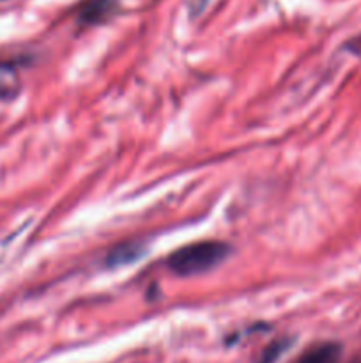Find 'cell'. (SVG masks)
Returning a JSON list of instances; mask_svg holds the SVG:
<instances>
[{
  "label": "cell",
  "instance_id": "cell-1",
  "mask_svg": "<svg viewBox=\"0 0 361 363\" xmlns=\"http://www.w3.org/2000/svg\"><path fill=\"white\" fill-rule=\"evenodd\" d=\"M229 254V245L223 241H199L175 250L167 259V266L179 277H194L222 264Z\"/></svg>",
  "mask_w": 361,
  "mask_h": 363
},
{
  "label": "cell",
  "instance_id": "cell-2",
  "mask_svg": "<svg viewBox=\"0 0 361 363\" xmlns=\"http://www.w3.org/2000/svg\"><path fill=\"white\" fill-rule=\"evenodd\" d=\"M342 345L338 342H321L312 345L294 363H338Z\"/></svg>",
  "mask_w": 361,
  "mask_h": 363
},
{
  "label": "cell",
  "instance_id": "cell-3",
  "mask_svg": "<svg viewBox=\"0 0 361 363\" xmlns=\"http://www.w3.org/2000/svg\"><path fill=\"white\" fill-rule=\"evenodd\" d=\"M143 243L140 241H126L122 245L115 246L114 250H110L107 257V264L108 266H126V264H131L135 263L136 259L143 256Z\"/></svg>",
  "mask_w": 361,
  "mask_h": 363
},
{
  "label": "cell",
  "instance_id": "cell-4",
  "mask_svg": "<svg viewBox=\"0 0 361 363\" xmlns=\"http://www.w3.org/2000/svg\"><path fill=\"white\" fill-rule=\"evenodd\" d=\"M115 6V0H89L85 8L80 13V22L83 23H97L112 13Z\"/></svg>",
  "mask_w": 361,
  "mask_h": 363
},
{
  "label": "cell",
  "instance_id": "cell-5",
  "mask_svg": "<svg viewBox=\"0 0 361 363\" xmlns=\"http://www.w3.org/2000/svg\"><path fill=\"white\" fill-rule=\"evenodd\" d=\"M290 345H292V338H280V340L271 342V344L261 352L257 363H276L283 352L289 351Z\"/></svg>",
  "mask_w": 361,
  "mask_h": 363
}]
</instances>
